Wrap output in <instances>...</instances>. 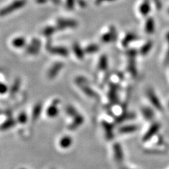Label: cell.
I'll return each mask as SVG.
<instances>
[{
  "label": "cell",
  "mask_w": 169,
  "mask_h": 169,
  "mask_svg": "<svg viewBox=\"0 0 169 169\" xmlns=\"http://www.w3.org/2000/svg\"><path fill=\"white\" fill-rule=\"evenodd\" d=\"M25 3V0H16L11 4L7 6V7L3 8L2 9L0 10V16H4L6 15H8L11 13L13 12L14 11L18 10L19 8L23 7Z\"/></svg>",
  "instance_id": "1"
},
{
  "label": "cell",
  "mask_w": 169,
  "mask_h": 169,
  "mask_svg": "<svg viewBox=\"0 0 169 169\" xmlns=\"http://www.w3.org/2000/svg\"><path fill=\"white\" fill-rule=\"evenodd\" d=\"M160 123H154L153 125H151L148 131L145 132V134L142 137L143 142H148V141L153 137L154 135H156L158 132H159L160 129Z\"/></svg>",
  "instance_id": "2"
},
{
  "label": "cell",
  "mask_w": 169,
  "mask_h": 169,
  "mask_svg": "<svg viewBox=\"0 0 169 169\" xmlns=\"http://www.w3.org/2000/svg\"><path fill=\"white\" fill-rule=\"evenodd\" d=\"M147 96L149 101L153 104V106L158 110H162V105L161 104L159 98L157 97L156 95L155 94L152 90H149L147 91Z\"/></svg>",
  "instance_id": "3"
},
{
  "label": "cell",
  "mask_w": 169,
  "mask_h": 169,
  "mask_svg": "<svg viewBox=\"0 0 169 169\" xmlns=\"http://www.w3.org/2000/svg\"><path fill=\"white\" fill-rule=\"evenodd\" d=\"M58 24L61 28H73L77 25V23L70 19H60L58 22Z\"/></svg>",
  "instance_id": "4"
},
{
  "label": "cell",
  "mask_w": 169,
  "mask_h": 169,
  "mask_svg": "<svg viewBox=\"0 0 169 169\" xmlns=\"http://www.w3.org/2000/svg\"><path fill=\"white\" fill-rule=\"evenodd\" d=\"M73 141L72 138L69 136H64L61 137L60 140H59V146L62 149H68L69 148L70 145H72Z\"/></svg>",
  "instance_id": "5"
},
{
  "label": "cell",
  "mask_w": 169,
  "mask_h": 169,
  "mask_svg": "<svg viewBox=\"0 0 169 169\" xmlns=\"http://www.w3.org/2000/svg\"><path fill=\"white\" fill-rule=\"evenodd\" d=\"M139 11L142 16H146L150 11V4L149 0H145L140 6Z\"/></svg>",
  "instance_id": "6"
},
{
  "label": "cell",
  "mask_w": 169,
  "mask_h": 169,
  "mask_svg": "<svg viewBox=\"0 0 169 169\" xmlns=\"http://www.w3.org/2000/svg\"><path fill=\"white\" fill-rule=\"evenodd\" d=\"M114 157L115 160H117L118 161H121L123 159V154L122 148H121L119 144H115L114 146Z\"/></svg>",
  "instance_id": "7"
},
{
  "label": "cell",
  "mask_w": 169,
  "mask_h": 169,
  "mask_svg": "<svg viewBox=\"0 0 169 169\" xmlns=\"http://www.w3.org/2000/svg\"><path fill=\"white\" fill-rule=\"evenodd\" d=\"M145 32L148 34H152L154 32L155 30V24L153 18H149L146 20L145 23Z\"/></svg>",
  "instance_id": "8"
},
{
  "label": "cell",
  "mask_w": 169,
  "mask_h": 169,
  "mask_svg": "<svg viewBox=\"0 0 169 169\" xmlns=\"http://www.w3.org/2000/svg\"><path fill=\"white\" fill-rule=\"evenodd\" d=\"M62 66H63V65L61 63H56L52 67V69L49 70V73H48L49 77L50 78L55 77V76L58 74V73L60 71V70L62 69Z\"/></svg>",
  "instance_id": "9"
},
{
  "label": "cell",
  "mask_w": 169,
  "mask_h": 169,
  "mask_svg": "<svg viewBox=\"0 0 169 169\" xmlns=\"http://www.w3.org/2000/svg\"><path fill=\"white\" fill-rule=\"evenodd\" d=\"M137 38V37L136 35H135L133 33H128L125 38H123V41H122V44L123 47H126L128 46V44L129 43H131V42L136 40V39Z\"/></svg>",
  "instance_id": "10"
},
{
  "label": "cell",
  "mask_w": 169,
  "mask_h": 169,
  "mask_svg": "<svg viewBox=\"0 0 169 169\" xmlns=\"http://www.w3.org/2000/svg\"><path fill=\"white\" fill-rule=\"evenodd\" d=\"M114 36H115L114 29H113L111 28V30H110L109 33L104 34L101 39H102V41L104 42H109L114 39Z\"/></svg>",
  "instance_id": "11"
},
{
  "label": "cell",
  "mask_w": 169,
  "mask_h": 169,
  "mask_svg": "<svg viewBox=\"0 0 169 169\" xmlns=\"http://www.w3.org/2000/svg\"><path fill=\"white\" fill-rule=\"evenodd\" d=\"M137 130V127L135 125H125L120 128V132H121V133H131V132L136 131Z\"/></svg>",
  "instance_id": "12"
},
{
  "label": "cell",
  "mask_w": 169,
  "mask_h": 169,
  "mask_svg": "<svg viewBox=\"0 0 169 169\" xmlns=\"http://www.w3.org/2000/svg\"><path fill=\"white\" fill-rule=\"evenodd\" d=\"M50 52L54 54H56L62 55V56H66L69 52L64 47H52L50 48Z\"/></svg>",
  "instance_id": "13"
},
{
  "label": "cell",
  "mask_w": 169,
  "mask_h": 169,
  "mask_svg": "<svg viewBox=\"0 0 169 169\" xmlns=\"http://www.w3.org/2000/svg\"><path fill=\"white\" fill-rule=\"evenodd\" d=\"M59 113V110L57 108V106L56 104H52V106H50L49 108H48L47 111V114L48 115V116L49 117H55L56 115H57Z\"/></svg>",
  "instance_id": "14"
},
{
  "label": "cell",
  "mask_w": 169,
  "mask_h": 169,
  "mask_svg": "<svg viewBox=\"0 0 169 169\" xmlns=\"http://www.w3.org/2000/svg\"><path fill=\"white\" fill-rule=\"evenodd\" d=\"M152 45H153V43H152L151 42L149 41L147 42H146V43L143 45L142 47V48L140 49V54L143 56L146 55V54H148L149 51L151 50Z\"/></svg>",
  "instance_id": "15"
},
{
  "label": "cell",
  "mask_w": 169,
  "mask_h": 169,
  "mask_svg": "<svg viewBox=\"0 0 169 169\" xmlns=\"http://www.w3.org/2000/svg\"><path fill=\"white\" fill-rule=\"evenodd\" d=\"M12 44L14 47L21 48L25 46V39L23 38H17L12 41Z\"/></svg>",
  "instance_id": "16"
},
{
  "label": "cell",
  "mask_w": 169,
  "mask_h": 169,
  "mask_svg": "<svg viewBox=\"0 0 169 169\" xmlns=\"http://www.w3.org/2000/svg\"><path fill=\"white\" fill-rule=\"evenodd\" d=\"M142 114L146 119L150 120L154 117V113L152 110L149 108H144L142 110Z\"/></svg>",
  "instance_id": "17"
},
{
  "label": "cell",
  "mask_w": 169,
  "mask_h": 169,
  "mask_svg": "<svg viewBox=\"0 0 169 169\" xmlns=\"http://www.w3.org/2000/svg\"><path fill=\"white\" fill-rule=\"evenodd\" d=\"M73 49H74V52L77 57L79 59H83L84 53L83 51L81 49V48L78 44H75L74 47H73Z\"/></svg>",
  "instance_id": "18"
},
{
  "label": "cell",
  "mask_w": 169,
  "mask_h": 169,
  "mask_svg": "<svg viewBox=\"0 0 169 169\" xmlns=\"http://www.w3.org/2000/svg\"><path fill=\"white\" fill-rule=\"evenodd\" d=\"M99 66L101 69H106L107 66H108V62H107V59L105 56H103L100 59V64H99Z\"/></svg>",
  "instance_id": "19"
},
{
  "label": "cell",
  "mask_w": 169,
  "mask_h": 169,
  "mask_svg": "<svg viewBox=\"0 0 169 169\" xmlns=\"http://www.w3.org/2000/svg\"><path fill=\"white\" fill-rule=\"evenodd\" d=\"M98 50V47L97 45H90L86 48V52L87 53H93L97 52Z\"/></svg>",
  "instance_id": "20"
},
{
  "label": "cell",
  "mask_w": 169,
  "mask_h": 169,
  "mask_svg": "<svg viewBox=\"0 0 169 169\" xmlns=\"http://www.w3.org/2000/svg\"><path fill=\"white\" fill-rule=\"evenodd\" d=\"M166 40H167V42L168 44V49L167 51V53L166 54V58H165V63L167 64L169 62V32L166 34Z\"/></svg>",
  "instance_id": "21"
},
{
  "label": "cell",
  "mask_w": 169,
  "mask_h": 169,
  "mask_svg": "<svg viewBox=\"0 0 169 169\" xmlns=\"http://www.w3.org/2000/svg\"><path fill=\"white\" fill-rule=\"evenodd\" d=\"M54 30H55V29L52 27H49V28H45L44 30V35H51L54 32Z\"/></svg>",
  "instance_id": "22"
},
{
  "label": "cell",
  "mask_w": 169,
  "mask_h": 169,
  "mask_svg": "<svg viewBox=\"0 0 169 169\" xmlns=\"http://www.w3.org/2000/svg\"><path fill=\"white\" fill-rule=\"evenodd\" d=\"M75 4V0H66V7L69 9L71 10L74 8Z\"/></svg>",
  "instance_id": "23"
},
{
  "label": "cell",
  "mask_w": 169,
  "mask_h": 169,
  "mask_svg": "<svg viewBox=\"0 0 169 169\" xmlns=\"http://www.w3.org/2000/svg\"><path fill=\"white\" fill-rule=\"evenodd\" d=\"M7 85H5L4 84H3L2 83H0V94H5L6 92H7Z\"/></svg>",
  "instance_id": "24"
},
{
  "label": "cell",
  "mask_w": 169,
  "mask_h": 169,
  "mask_svg": "<svg viewBox=\"0 0 169 169\" xmlns=\"http://www.w3.org/2000/svg\"><path fill=\"white\" fill-rule=\"evenodd\" d=\"M18 120H19L20 122H21V123H25V121H26V120H27L26 115H25V114H21V115H20V116H19Z\"/></svg>",
  "instance_id": "25"
},
{
  "label": "cell",
  "mask_w": 169,
  "mask_h": 169,
  "mask_svg": "<svg viewBox=\"0 0 169 169\" xmlns=\"http://www.w3.org/2000/svg\"><path fill=\"white\" fill-rule=\"evenodd\" d=\"M104 0H97V4H100V3L102 2Z\"/></svg>",
  "instance_id": "26"
},
{
  "label": "cell",
  "mask_w": 169,
  "mask_h": 169,
  "mask_svg": "<svg viewBox=\"0 0 169 169\" xmlns=\"http://www.w3.org/2000/svg\"><path fill=\"white\" fill-rule=\"evenodd\" d=\"M168 13H169V8H168Z\"/></svg>",
  "instance_id": "27"
},
{
  "label": "cell",
  "mask_w": 169,
  "mask_h": 169,
  "mask_svg": "<svg viewBox=\"0 0 169 169\" xmlns=\"http://www.w3.org/2000/svg\"><path fill=\"white\" fill-rule=\"evenodd\" d=\"M110 1H112V0H110Z\"/></svg>",
  "instance_id": "28"
},
{
  "label": "cell",
  "mask_w": 169,
  "mask_h": 169,
  "mask_svg": "<svg viewBox=\"0 0 169 169\" xmlns=\"http://www.w3.org/2000/svg\"><path fill=\"white\" fill-rule=\"evenodd\" d=\"M23 169H24V168H23Z\"/></svg>",
  "instance_id": "29"
}]
</instances>
